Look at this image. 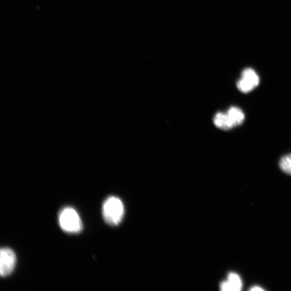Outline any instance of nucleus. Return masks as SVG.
Listing matches in <instances>:
<instances>
[{"label": "nucleus", "mask_w": 291, "mask_h": 291, "mask_svg": "<svg viewBox=\"0 0 291 291\" xmlns=\"http://www.w3.org/2000/svg\"><path fill=\"white\" fill-rule=\"evenodd\" d=\"M103 218L111 226H116L122 222L124 216L125 209L122 200L116 196L107 198L102 208Z\"/></svg>", "instance_id": "nucleus-1"}, {"label": "nucleus", "mask_w": 291, "mask_h": 291, "mask_svg": "<svg viewBox=\"0 0 291 291\" xmlns=\"http://www.w3.org/2000/svg\"><path fill=\"white\" fill-rule=\"evenodd\" d=\"M60 227L68 234H78L83 230V225L76 210L72 207L62 209L58 215Z\"/></svg>", "instance_id": "nucleus-2"}, {"label": "nucleus", "mask_w": 291, "mask_h": 291, "mask_svg": "<svg viewBox=\"0 0 291 291\" xmlns=\"http://www.w3.org/2000/svg\"><path fill=\"white\" fill-rule=\"evenodd\" d=\"M259 83V76L255 70L247 68L242 72L241 76L236 83V86L240 93L248 94L258 87Z\"/></svg>", "instance_id": "nucleus-3"}, {"label": "nucleus", "mask_w": 291, "mask_h": 291, "mask_svg": "<svg viewBox=\"0 0 291 291\" xmlns=\"http://www.w3.org/2000/svg\"><path fill=\"white\" fill-rule=\"evenodd\" d=\"M0 275L2 277L11 275L16 264V256L11 248H3L0 253Z\"/></svg>", "instance_id": "nucleus-4"}, {"label": "nucleus", "mask_w": 291, "mask_h": 291, "mask_svg": "<svg viewBox=\"0 0 291 291\" xmlns=\"http://www.w3.org/2000/svg\"><path fill=\"white\" fill-rule=\"evenodd\" d=\"M228 279L220 285V290L222 291H240L243 287V283L240 276L235 273H231L228 275Z\"/></svg>", "instance_id": "nucleus-5"}, {"label": "nucleus", "mask_w": 291, "mask_h": 291, "mask_svg": "<svg viewBox=\"0 0 291 291\" xmlns=\"http://www.w3.org/2000/svg\"><path fill=\"white\" fill-rule=\"evenodd\" d=\"M227 113L234 127L242 125L244 122L245 116L241 108L235 106H231Z\"/></svg>", "instance_id": "nucleus-6"}, {"label": "nucleus", "mask_w": 291, "mask_h": 291, "mask_svg": "<svg viewBox=\"0 0 291 291\" xmlns=\"http://www.w3.org/2000/svg\"><path fill=\"white\" fill-rule=\"evenodd\" d=\"M213 123L216 127L225 130H229L234 128L227 113H217L213 118Z\"/></svg>", "instance_id": "nucleus-7"}, {"label": "nucleus", "mask_w": 291, "mask_h": 291, "mask_svg": "<svg viewBox=\"0 0 291 291\" xmlns=\"http://www.w3.org/2000/svg\"><path fill=\"white\" fill-rule=\"evenodd\" d=\"M279 166L284 173L291 175V154L284 155L281 158L279 162Z\"/></svg>", "instance_id": "nucleus-8"}, {"label": "nucleus", "mask_w": 291, "mask_h": 291, "mask_svg": "<svg viewBox=\"0 0 291 291\" xmlns=\"http://www.w3.org/2000/svg\"><path fill=\"white\" fill-rule=\"evenodd\" d=\"M250 290H252V291H260V290H264V289L258 286H254L253 287H252V288H250L249 289Z\"/></svg>", "instance_id": "nucleus-9"}]
</instances>
